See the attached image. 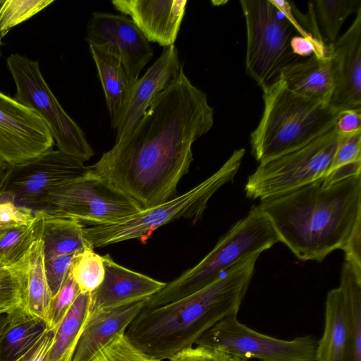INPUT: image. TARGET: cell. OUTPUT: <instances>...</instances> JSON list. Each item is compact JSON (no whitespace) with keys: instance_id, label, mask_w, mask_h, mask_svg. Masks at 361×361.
Wrapping results in <instances>:
<instances>
[{"instance_id":"30bf717a","label":"cell","mask_w":361,"mask_h":361,"mask_svg":"<svg viewBox=\"0 0 361 361\" xmlns=\"http://www.w3.org/2000/svg\"><path fill=\"white\" fill-rule=\"evenodd\" d=\"M142 210L130 196L90 170L52 192L47 200L48 214L100 225L121 221Z\"/></svg>"},{"instance_id":"ac0fdd59","label":"cell","mask_w":361,"mask_h":361,"mask_svg":"<svg viewBox=\"0 0 361 361\" xmlns=\"http://www.w3.org/2000/svg\"><path fill=\"white\" fill-rule=\"evenodd\" d=\"M182 67L176 46L164 47L155 62L136 81L126 112L115 130V142L132 131L157 95L178 76Z\"/></svg>"},{"instance_id":"74e56055","label":"cell","mask_w":361,"mask_h":361,"mask_svg":"<svg viewBox=\"0 0 361 361\" xmlns=\"http://www.w3.org/2000/svg\"><path fill=\"white\" fill-rule=\"evenodd\" d=\"M290 47L293 53L299 57L311 56L313 54L318 57H326L329 55V46L314 37L293 36L290 40Z\"/></svg>"},{"instance_id":"9c48e42d","label":"cell","mask_w":361,"mask_h":361,"mask_svg":"<svg viewBox=\"0 0 361 361\" xmlns=\"http://www.w3.org/2000/svg\"><path fill=\"white\" fill-rule=\"evenodd\" d=\"M6 64L16 85L13 98L41 118L59 150L82 162L88 161L94 155L92 148L49 87L38 61L16 53L7 58Z\"/></svg>"},{"instance_id":"f1b7e54d","label":"cell","mask_w":361,"mask_h":361,"mask_svg":"<svg viewBox=\"0 0 361 361\" xmlns=\"http://www.w3.org/2000/svg\"><path fill=\"white\" fill-rule=\"evenodd\" d=\"M35 219L28 225H18L10 228L0 238V262L10 267L21 260L32 244L39 237L42 215L35 212Z\"/></svg>"},{"instance_id":"ffe728a7","label":"cell","mask_w":361,"mask_h":361,"mask_svg":"<svg viewBox=\"0 0 361 361\" xmlns=\"http://www.w3.org/2000/svg\"><path fill=\"white\" fill-rule=\"evenodd\" d=\"M291 91L329 104L334 88V68L329 54L326 57L313 54L286 66L279 76Z\"/></svg>"},{"instance_id":"9a60e30c","label":"cell","mask_w":361,"mask_h":361,"mask_svg":"<svg viewBox=\"0 0 361 361\" xmlns=\"http://www.w3.org/2000/svg\"><path fill=\"white\" fill-rule=\"evenodd\" d=\"M350 27L328 45L334 68V88L329 105L340 112L361 109V5Z\"/></svg>"},{"instance_id":"7c38bea8","label":"cell","mask_w":361,"mask_h":361,"mask_svg":"<svg viewBox=\"0 0 361 361\" xmlns=\"http://www.w3.org/2000/svg\"><path fill=\"white\" fill-rule=\"evenodd\" d=\"M90 170L82 161L60 150H49L10 166L0 187V197L33 212L44 210L49 195Z\"/></svg>"},{"instance_id":"8992f818","label":"cell","mask_w":361,"mask_h":361,"mask_svg":"<svg viewBox=\"0 0 361 361\" xmlns=\"http://www.w3.org/2000/svg\"><path fill=\"white\" fill-rule=\"evenodd\" d=\"M245 152L244 148L235 150L217 171L180 195L116 223L85 226L83 235L87 245L94 249L132 239L145 241L159 227L180 218L196 222L214 192L233 180Z\"/></svg>"},{"instance_id":"f35d334b","label":"cell","mask_w":361,"mask_h":361,"mask_svg":"<svg viewBox=\"0 0 361 361\" xmlns=\"http://www.w3.org/2000/svg\"><path fill=\"white\" fill-rule=\"evenodd\" d=\"M335 126L338 133L343 136L361 131V109L340 111Z\"/></svg>"},{"instance_id":"603a6c76","label":"cell","mask_w":361,"mask_h":361,"mask_svg":"<svg viewBox=\"0 0 361 361\" xmlns=\"http://www.w3.org/2000/svg\"><path fill=\"white\" fill-rule=\"evenodd\" d=\"M349 343L346 307L339 287L331 290L325 302L323 336L317 341L316 361H345Z\"/></svg>"},{"instance_id":"ba28073f","label":"cell","mask_w":361,"mask_h":361,"mask_svg":"<svg viewBox=\"0 0 361 361\" xmlns=\"http://www.w3.org/2000/svg\"><path fill=\"white\" fill-rule=\"evenodd\" d=\"M246 25L245 70L263 88L300 60L290 47L294 27L271 0L240 1Z\"/></svg>"},{"instance_id":"d6986e66","label":"cell","mask_w":361,"mask_h":361,"mask_svg":"<svg viewBox=\"0 0 361 361\" xmlns=\"http://www.w3.org/2000/svg\"><path fill=\"white\" fill-rule=\"evenodd\" d=\"M145 301L90 312L71 361H90L117 335L126 332Z\"/></svg>"},{"instance_id":"7a4b0ae2","label":"cell","mask_w":361,"mask_h":361,"mask_svg":"<svg viewBox=\"0 0 361 361\" xmlns=\"http://www.w3.org/2000/svg\"><path fill=\"white\" fill-rule=\"evenodd\" d=\"M323 178L257 206L267 217L279 242L300 260L322 262L343 250L361 226V176L329 186Z\"/></svg>"},{"instance_id":"4dcf8cb0","label":"cell","mask_w":361,"mask_h":361,"mask_svg":"<svg viewBox=\"0 0 361 361\" xmlns=\"http://www.w3.org/2000/svg\"><path fill=\"white\" fill-rule=\"evenodd\" d=\"M23 266L24 257L12 266L0 269V312H8L23 305Z\"/></svg>"},{"instance_id":"7bdbcfd3","label":"cell","mask_w":361,"mask_h":361,"mask_svg":"<svg viewBox=\"0 0 361 361\" xmlns=\"http://www.w3.org/2000/svg\"><path fill=\"white\" fill-rule=\"evenodd\" d=\"M205 348L200 346H192L176 353L169 361H203Z\"/></svg>"},{"instance_id":"3957f363","label":"cell","mask_w":361,"mask_h":361,"mask_svg":"<svg viewBox=\"0 0 361 361\" xmlns=\"http://www.w3.org/2000/svg\"><path fill=\"white\" fill-rule=\"evenodd\" d=\"M260 254L241 259L195 293L159 307L142 308L127 327L126 336L146 354L161 361L193 346L221 319L238 313Z\"/></svg>"},{"instance_id":"db71d44e","label":"cell","mask_w":361,"mask_h":361,"mask_svg":"<svg viewBox=\"0 0 361 361\" xmlns=\"http://www.w3.org/2000/svg\"></svg>"},{"instance_id":"8d00e7d4","label":"cell","mask_w":361,"mask_h":361,"mask_svg":"<svg viewBox=\"0 0 361 361\" xmlns=\"http://www.w3.org/2000/svg\"><path fill=\"white\" fill-rule=\"evenodd\" d=\"M35 219V212L16 205L11 200L0 197V222L14 225H28Z\"/></svg>"},{"instance_id":"277c9868","label":"cell","mask_w":361,"mask_h":361,"mask_svg":"<svg viewBox=\"0 0 361 361\" xmlns=\"http://www.w3.org/2000/svg\"><path fill=\"white\" fill-rule=\"evenodd\" d=\"M262 89L263 114L250 136L259 163L304 145L336 124L338 111L291 91L279 78Z\"/></svg>"},{"instance_id":"f546056e","label":"cell","mask_w":361,"mask_h":361,"mask_svg":"<svg viewBox=\"0 0 361 361\" xmlns=\"http://www.w3.org/2000/svg\"><path fill=\"white\" fill-rule=\"evenodd\" d=\"M103 257L90 247L82 250L75 259L71 274L80 293H91L102 283L104 277Z\"/></svg>"},{"instance_id":"4fadbf2b","label":"cell","mask_w":361,"mask_h":361,"mask_svg":"<svg viewBox=\"0 0 361 361\" xmlns=\"http://www.w3.org/2000/svg\"><path fill=\"white\" fill-rule=\"evenodd\" d=\"M54 140L31 109L0 92V161L20 164L53 149Z\"/></svg>"},{"instance_id":"484cf974","label":"cell","mask_w":361,"mask_h":361,"mask_svg":"<svg viewBox=\"0 0 361 361\" xmlns=\"http://www.w3.org/2000/svg\"><path fill=\"white\" fill-rule=\"evenodd\" d=\"M339 288L345 300L349 329L345 361H361V270L345 260Z\"/></svg>"},{"instance_id":"7dc6e473","label":"cell","mask_w":361,"mask_h":361,"mask_svg":"<svg viewBox=\"0 0 361 361\" xmlns=\"http://www.w3.org/2000/svg\"><path fill=\"white\" fill-rule=\"evenodd\" d=\"M8 318V312H0V333L3 329L4 325L5 324Z\"/></svg>"},{"instance_id":"ee69618b","label":"cell","mask_w":361,"mask_h":361,"mask_svg":"<svg viewBox=\"0 0 361 361\" xmlns=\"http://www.w3.org/2000/svg\"><path fill=\"white\" fill-rule=\"evenodd\" d=\"M205 348L203 361H229V355L217 350Z\"/></svg>"},{"instance_id":"836d02e7","label":"cell","mask_w":361,"mask_h":361,"mask_svg":"<svg viewBox=\"0 0 361 361\" xmlns=\"http://www.w3.org/2000/svg\"><path fill=\"white\" fill-rule=\"evenodd\" d=\"M80 293L70 271L65 283L58 293L51 298L46 317L49 329H54L57 326Z\"/></svg>"},{"instance_id":"5bb4252c","label":"cell","mask_w":361,"mask_h":361,"mask_svg":"<svg viewBox=\"0 0 361 361\" xmlns=\"http://www.w3.org/2000/svg\"><path fill=\"white\" fill-rule=\"evenodd\" d=\"M86 40L118 58L133 83L154 54L149 42L124 15L93 13L87 24Z\"/></svg>"},{"instance_id":"b9f144b4","label":"cell","mask_w":361,"mask_h":361,"mask_svg":"<svg viewBox=\"0 0 361 361\" xmlns=\"http://www.w3.org/2000/svg\"><path fill=\"white\" fill-rule=\"evenodd\" d=\"M360 172L361 161L345 165L331 171L323 178L322 185L326 187L345 178L359 176L360 175Z\"/></svg>"},{"instance_id":"e0dca14e","label":"cell","mask_w":361,"mask_h":361,"mask_svg":"<svg viewBox=\"0 0 361 361\" xmlns=\"http://www.w3.org/2000/svg\"><path fill=\"white\" fill-rule=\"evenodd\" d=\"M102 257L104 277L101 285L90 293V312L147 300L166 285L121 266L108 254Z\"/></svg>"},{"instance_id":"f5cc1de1","label":"cell","mask_w":361,"mask_h":361,"mask_svg":"<svg viewBox=\"0 0 361 361\" xmlns=\"http://www.w3.org/2000/svg\"><path fill=\"white\" fill-rule=\"evenodd\" d=\"M0 45H1V37H0Z\"/></svg>"},{"instance_id":"7402d4cb","label":"cell","mask_w":361,"mask_h":361,"mask_svg":"<svg viewBox=\"0 0 361 361\" xmlns=\"http://www.w3.org/2000/svg\"><path fill=\"white\" fill-rule=\"evenodd\" d=\"M49 329L46 319L29 312L23 305L8 312L0 333V361H18Z\"/></svg>"},{"instance_id":"e575fe53","label":"cell","mask_w":361,"mask_h":361,"mask_svg":"<svg viewBox=\"0 0 361 361\" xmlns=\"http://www.w3.org/2000/svg\"><path fill=\"white\" fill-rule=\"evenodd\" d=\"M81 251L44 262L46 278L52 298L58 293L65 283L75 259Z\"/></svg>"},{"instance_id":"83f0119b","label":"cell","mask_w":361,"mask_h":361,"mask_svg":"<svg viewBox=\"0 0 361 361\" xmlns=\"http://www.w3.org/2000/svg\"><path fill=\"white\" fill-rule=\"evenodd\" d=\"M360 0H317L309 2L308 17L312 30L326 45L334 44L346 18L357 11Z\"/></svg>"},{"instance_id":"d6a6232c","label":"cell","mask_w":361,"mask_h":361,"mask_svg":"<svg viewBox=\"0 0 361 361\" xmlns=\"http://www.w3.org/2000/svg\"><path fill=\"white\" fill-rule=\"evenodd\" d=\"M90 361H161L153 358L133 344L125 332L117 335Z\"/></svg>"},{"instance_id":"44dd1931","label":"cell","mask_w":361,"mask_h":361,"mask_svg":"<svg viewBox=\"0 0 361 361\" xmlns=\"http://www.w3.org/2000/svg\"><path fill=\"white\" fill-rule=\"evenodd\" d=\"M89 48L104 93L111 125L116 130L126 112L135 83L118 58L94 45L89 44Z\"/></svg>"},{"instance_id":"5b68a950","label":"cell","mask_w":361,"mask_h":361,"mask_svg":"<svg viewBox=\"0 0 361 361\" xmlns=\"http://www.w3.org/2000/svg\"><path fill=\"white\" fill-rule=\"evenodd\" d=\"M278 242V235L267 217L257 206L252 207L198 264L166 283L145 301L143 308L159 307L195 293L217 279L241 259L252 253H262Z\"/></svg>"},{"instance_id":"6da1fadb","label":"cell","mask_w":361,"mask_h":361,"mask_svg":"<svg viewBox=\"0 0 361 361\" xmlns=\"http://www.w3.org/2000/svg\"><path fill=\"white\" fill-rule=\"evenodd\" d=\"M214 122L207 94L190 82L183 66L132 131L90 167L142 209L153 207L177 195L193 160L192 144Z\"/></svg>"},{"instance_id":"cb8c5ba5","label":"cell","mask_w":361,"mask_h":361,"mask_svg":"<svg viewBox=\"0 0 361 361\" xmlns=\"http://www.w3.org/2000/svg\"><path fill=\"white\" fill-rule=\"evenodd\" d=\"M40 212V239L44 262L89 247L83 235L84 224L75 219L49 214L44 210Z\"/></svg>"},{"instance_id":"d590c367","label":"cell","mask_w":361,"mask_h":361,"mask_svg":"<svg viewBox=\"0 0 361 361\" xmlns=\"http://www.w3.org/2000/svg\"><path fill=\"white\" fill-rule=\"evenodd\" d=\"M359 161H361V131L343 136L327 174L341 166Z\"/></svg>"},{"instance_id":"c3c4849f","label":"cell","mask_w":361,"mask_h":361,"mask_svg":"<svg viewBox=\"0 0 361 361\" xmlns=\"http://www.w3.org/2000/svg\"><path fill=\"white\" fill-rule=\"evenodd\" d=\"M229 361H247V359L239 356H231L229 355Z\"/></svg>"},{"instance_id":"1f68e13d","label":"cell","mask_w":361,"mask_h":361,"mask_svg":"<svg viewBox=\"0 0 361 361\" xmlns=\"http://www.w3.org/2000/svg\"><path fill=\"white\" fill-rule=\"evenodd\" d=\"M54 0H6L0 5V37L13 27L30 18Z\"/></svg>"},{"instance_id":"bcb514c9","label":"cell","mask_w":361,"mask_h":361,"mask_svg":"<svg viewBox=\"0 0 361 361\" xmlns=\"http://www.w3.org/2000/svg\"><path fill=\"white\" fill-rule=\"evenodd\" d=\"M18 225L3 224L0 222V238L12 227Z\"/></svg>"},{"instance_id":"816d5d0a","label":"cell","mask_w":361,"mask_h":361,"mask_svg":"<svg viewBox=\"0 0 361 361\" xmlns=\"http://www.w3.org/2000/svg\"><path fill=\"white\" fill-rule=\"evenodd\" d=\"M4 2L3 0H0V5Z\"/></svg>"},{"instance_id":"d4e9b609","label":"cell","mask_w":361,"mask_h":361,"mask_svg":"<svg viewBox=\"0 0 361 361\" xmlns=\"http://www.w3.org/2000/svg\"><path fill=\"white\" fill-rule=\"evenodd\" d=\"M24 307L32 314L46 319L51 294L48 286L42 242L39 237L24 257Z\"/></svg>"},{"instance_id":"ab89813d","label":"cell","mask_w":361,"mask_h":361,"mask_svg":"<svg viewBox=\"0 0 361 361\" xmlns=\"http://www.w3.org/2000/svg\"><path fill=\"white\" fill-rule=\"evenodd\" d=\"M54 337V329L47 330L38 342L18 361H51L49 354Z\"/></svg>"},{"instance_id":"f6af8a7d","label":"cell","mask_w":361,"mask_h":361,"mask_svg":"<svg viewBox=\"0 0 361 361\" xmlns=\"http://www.w3.org/2000/svg\"><path fill=\"white\" fill-rule=\"evenodd\" d=\"M9 166L4 164L0 161V187L1 186L4 178L7 174Z\"/></svg>"},{"instance_id":"681fc988","label":"cell","mask_w":361,"mask_h":361,"mask_svg":"<svg viewBox=\"0 0 361 361\" xmlns=\"http://www.w3.org/2000/svg\"><path fill=\"white\" fill-rule=\"evenodd\" d=\"M305 21H306V22H307V25L309 26V27H310V19H309V18H308V16H307V17H305ZM310 30H311V28H310ZM311 34H312V32H311ZM312 36H313L316 39H317V40H319V41H320V42H324L322 41V37H320V35H319V36H317V37H316V36L314 37L312 34Z\"/></svg>"},{"instance_id":"4316f807","label":"cell","mask_w":361,"mask_h":361,"mask_svg":"<svg viewBox=\"0 0 361 361\" xmlns=\"http://www.w3.org/2000/svg\"><path fill=\"white\" fill-rule=\"evenodd\" d=\"M90 293H80L74 302L54 329L50 350L51 361H71L82 328L90 314Z\"/></svg>"},{"instance_id":"8fae6325","label":"cell","mask_w":361,"mask_h":361,"mask_svg":"<svg viewBox=\"0 0 361 361\" xmlns=\"http://www.w3.org/2000/svg\"><path fill=\"white\" fill-rule=\"evenodd\" d=\"M195 345L262 361H316L317 341L312 336L291 341L271 337L240 323L234 313L218 322Z\"/></svg>"},{"instance_id":"2e32d148","label":"cell","mask_w":361,"mask_h":361,"mask_svg":"<svg viewBox=\"0 0 361 361\" xmlns=\"http://www.w3.org/2000/svg\"><path fill=\"white\" fill-rule=\"evenodd\" d=\"M186 0H113L115 9L128 16L149 42L174 44L183 19Z\"/></svg>"},{"instance_id":"f907efd6","label":"cell","mask_w":361,"mask_h":361,"mask_svg":"<svg viewBox=\"0 0 361 361\" xmlns=\"http://www.w3.org/2000/svg\"><path fill=\"white\" fill-rule=\"evenodd\" d=\"M5 266H4L1 262H0V269H1L2 267H4Z\"/></svg>"},{"instance_id":"52a82bcc","label":"cell","mask_w":361,"mask_h":361,"mask_svg":"<svg viewBox=\"0 0 361 361\" xmlns=\"http://www.w3.org/2000/svg\"><path fill=\"white\" fill-rule=\"evenodd\" d=\"M343 136L334 125L304 145L260 162L248 177L246 196L262 201L324 178Z\"/></svg>"},{"instance_id":"60d3db41","label":"cell","mask_w":361,"mask_h":361,"mask_svg":"<svg viewBox=\"0 0 361 361\" xmlns=\"http://www.w3.org/2000/svg\"><path fill=\"white\" fill-rule=\"evenodd\" d=\"M343 250L345 252V260L361 270V226L354 231Z\"/></svg>"}]
</instances>
